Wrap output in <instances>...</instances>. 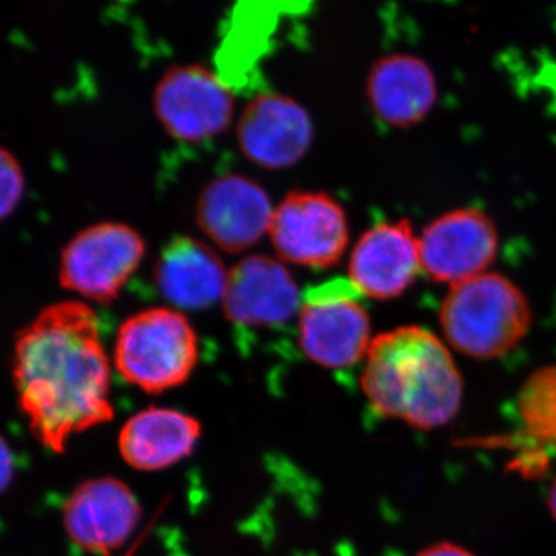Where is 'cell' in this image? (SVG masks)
Instances as JSON below:
<instances>
[{"label": "cell", "mask_w": 556, "mask_h": 556, "mask_svg": "<svg viewBox=\"0 0 556 556\" xmlns=\"http://www.w3.org/2000/svg\"><path fill=\"white\" fill-rule=\"evenodd\" d=\"M110 371L97 314L84 300L53 303L22 329L14 390L43 447L62 453L70 438L112 419Z\"/></svg>", "instance_id": "cell-1"}, {"label": "cell", "mask_w": 556, "mask_h": 556, "mask_svg": "<svg viewBox=\"0 0 556 556\" xmlns=\"http://www.w3.org/2000/svg\"><path fill=\"white\" fill-rule=\"evenodd\" d=\"M361 382L375 412L420 430L445 426L463 404L459 369L426 328L401 327L372 339Z\"/></svg>", "instance_id": "cell-2"}, {"label": "cell", "mask_w": 556, "mask_h": 556, "mask_svg": "<svg viewBox=\"0 0 556 556\" xmlns=\"http://www.w3.org/2000/svg\"><path fill=\"white\" fill-rule=\"evenodd\" d=\"M442 332L464 356H504L532 325L529 300L507 277L485 273L450 287L439 311Z\"/></svg>", "instance_id": "cell-3"}, {"label": "cell", "mask_w": 556, "mask_h": 556, "mask_svg": "<svg viewBox=\"0 0 556 556\" xmlns=\"http://www.w3.org/2000/svg\"><path fill=\"white\" fill-rule=\"evenodd\" d=\"M199 336L179 309L155 306L121 324L115 367L123 379L150 394L182 386L199 364Z\"/></svg>", "instance_id": "cell-4"}, {"label": "cell", "mask_w": 556, "mask_h": 556, "mask_svg": "<svg viewBox=\"0 0 556 556\" xmlns=\"http://www.w3.org/2000/svg\"><path fill=\"white\" fill-rule=\"evenodd\" d=\"M146 255L141 233L126 223L102 222L79 230L61 251L60 285L84 300L110 303Z\"/></svg>", "instance_id": "cell-5"}, {"label": "cell", "mask_w": 556, "mask_h": 556, "mask_svg": "<svg viewBox=\"0 0 556 556\" xmlns=\"http://www.w3.org/2000/svg\"><path fill=\"white\" fill-rule=\"evenodd\" d=\"M268 237L285 265L325 269L345 254L350 226L345 208L328 193L294 190L274 207Z\"/></svg>", "instance_id": "cell-6"}, {"label": "cell", "mask_w": 556, "mask_h": 556, "mask_svg": "<svg viewBox=\"0 0 556 556\" xmlns=\"http://www.w3.org/2000/svg\"><path fill=\"white\" fill-rule=\"evenodd\" d=\"M351 281L309 289L299 313V345L320 367H353L367 357L371 321Z\"/></svg>", "instance_id": "cell-7"}, {"label": "cell", "mask_w": 556, "mask_h": 556, "mask_svg": "<svg viewBox=\"0 0 556 556\" xmlns=\"http://www.w3.org/2000/svg\"><path fill=\"white\" fill-rule=\"evenodd\" d=\"M153 112L172 138L197 144L223 134L233 118V93L203 65H175L153 90Z\"/></svg>", "instance_id": "cell-8"}, {"label": "cell", "mask_w": 556, "mask_h": 556, "mask_svg": "<svg viewBox=\"0 0 556 556\" xmlns=\"http://www.w3.org/2000/svg\"><path fill=\"white\" fill-rule=\"evenodd\" d=\"M495 223L479 208H455L419 237L420 269L438 283L457 285L485 274L497 254Z\"/></svg>", "instance_id": "cell-9"}, {"label": "cell", "mask_w": 556, "mask_h": 556, "mask_svg": "<svg viewBox=\"0 0 556 556\" xmlns=\"http://www.w3.org/2000/svg\"><path fill=\"white\" fill-rule=\"evenodd\" d=\"M274 204L266 190L244 175L212 179L197 201V225L215 248L241 254L268 236Z\"/></svg>", "instance_id": "cell-10"}, {"label": "cell", "mask_w": 556, "mask_h": 556, "mask_svg": "<svg viewBox=\"0 0 556 556\" xmlns=\"http://www.w3.org/2000/svg\"><path fill=\"white\" fill-rule=\"evenodd\" d=\"M313 138V121L306 109L276 91L249 101L237 121L241 153L263 169L294 166L308 153Z\"/></svg>", "instance_id": "cell-11"}, {"label": "cell", "mask_w": 556, "mask_h": 556, "mask_svg": "<svg viewBox=\"0 0 556 556\" xmlns=\"http://www.w3.org/2000/svg\"><path fill=\"white\" fill-rule=\"evenodd\" d=\"M294 277L277 257L252 254L229 269L222 306L240 327L273 328L291 320L302 308Z\"/></svg>", "instance_id": "cell-12"}, {"label": "cell", "mask_w": 556, "mask_h": 556, "mask_svg": "<svg viewBox=\"0 0 556 556\" xmlns=\"http://www.w3.org/2000/svg\"><path fill=\"white\" fill-rule=\"evenodd\" d=\"M141 507L129 486L116 478L89 479L76 486L62 521L70 540L89 554L109 556L137 530Z\"/></svg>", "instance_id": "cell-13"}, {"label": "cell", "mask_w": 556, "mask_h": 556, "mask_svg": "<svg viewBox=\"0 0 556 556\" xmlns=\"http://www.w3.org/2000/svg\"><path fill=\"white\" fill-rule=\"evenodd\" d=\"M420 270L419 239L408 219L368 229L351 252L350 281L367 298H401Z\"/></svg>", "instance_id": "cell-14"}, {"label": "cell", "mask_w": 556, "mask_h": 556, "mask_svg": "<svg viewBox=\"0 0 556 556\" xmlns=\"http://www.w3.org/2000/svg\"><path fill=\"white\" fill-rule=\"evenodd\" d=\"M228 273L214 248L179 236L160 252L153 280L172 308L199 311L222 302Z\"/></svg>", "instance_id": "cell-15"}, {"label": "cell", "mask_w": 556, "mask_h": 556, "mask_svg": "<svg viewBox=\"0 0 556 556\" xmlns=\"http://www.w3.org/2000/svg\"><path fill=\"white\" fill-rule=\"evenodd\" d=\"M367 94L372 112L382 123L391 127L415 126L437 102V78L419 58L390 54L372 65Z\"/></svg>", "instance_id": "cell-16"}, {"label": "cell", "mask_w": 556, "mask_h": 556, "mask_svg": "<svg viewBox=\"0 0 556 556\" xmlns=\"http://www.w3.org/2000/svg\"><path fill=\"white\" fill-rule=\"evenodd\" d=\"M200 437L201 426L195 417L177 409L150 407L124 424L118 447L130 467L156 471L192 455Z\"/></svg>", "instance_id": "cell-17"}, {"label": "cell", "mask_w": 556, "mask_h": 556, "mask_svg": "<svg viewBox=\"0 0 556 556\" xmlns=\"http://www.w3.org/2000/svg\"><path fill=\"white\" fill-rule=\"evenodd\" d=\"M522 426L540 441L556 444V365L538 369L519 391Z\"/></svg>", "instance_id": "cell-18"}, {"label": "cell", "mask_w": 556, "mask_h": 556, "mask_svg": "<svg viewBox=\"0 0 556 556\" xmlns=\"http://www.w3.org/2000/svg\"><path fill=\"white\" fill-rule=\"evenodd\" d=\"M0 185H2L0 215L7 219L20 207L25 193L24 169L16 155L7 148L2 149V156H0Z\"/></svg>", "instance_id": "cell-19"}, {"label": "cell", "mask_w": 556, "mask_h": 556, "mask_svg": "<svg viewBox=\"0 0 556 556\" xmlns=\"http://www.w3.org/2000/svg\"><path fill=\"white\" fill-rule=\"evenodd\" d=\"M417 556H475L467 548L457 546L452 543H439L433 546L424 548Z\"/></svg>", "instance_id": "cell-20"}, {"label": "cell", "mask_w": 556, "mask_h": 556, "mask_svg": "<svg viewBox=\"0 0 556 556\" xmlns=\"http://www.w3.org/2000/svg\"><path fill=\"white\" fill-rule=\"evenodd\" d=\"M547 504L548 510H551L552 517H554L556 521V478L554 484L551 486V490H548Z\"/></svg>", "instance_id": "cell-21"}]
</instances>
